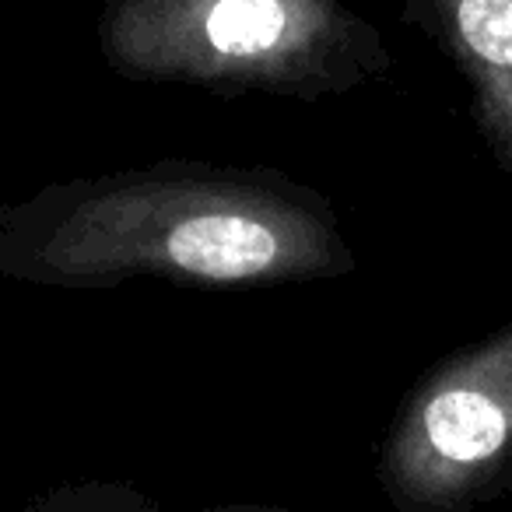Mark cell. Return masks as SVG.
Instances as JSON below:
<instances>
[{
	"label": "cell",
	"instance_id": "6da1fadb",
	"mask_svg": "<svg viewBox=\"0 0 512 512\" xmlns=\"http://www.w3.org/2000/svg\"><path fill=\"white\" fill-rule=\"evenodd\" d=\"M334 235L264 190L134 179L78 200L39 242V267L60 281L165 274L246 285L330 267Z\"/></svg>",
	"mask_w": 512,
	"mask_h": 512
},
{
	"label": "cell",
	"instance_id": "277c9868",
	"mask_svg": "<svg viewBox=\"0 0 512 512\" xmlns=\"http://www.w3.org/2000/svg\"><path fill=\"white\" fill-rule=\"evenodd\" d=\"M470 85L474 120L512 179V0H407Z\"/></svg>",
	"mask_w": 512,
	"mask_h": 512
},
{
	"label": "cell",
	"instance_id": "5b68a950",
	"mask_svg": "<svg viewBox=\"0 0 512 512\" xmlns=\"http://www.w3.org/2000/svg\"><path fill=\"white\" fill-rule=\"evenodd\" d=\"M18 512H165L155 498L137 491L123 481H81L60 484L32 502H25Z\"/></svg>",
	"mask_w": 512,
	"mask_h": 512
},
{
	"label": "cell",
	"instance_id": "8992f818",
	"mask_svg": "<svg viewBox=\"0 0 512 512\" xmlns=\"http://www.w3.org/2000/svg\"><path fill=\"white\" fill-rule=\"evenodd\" d=\"M204 512H295V509H285V505H211Z\"/></svg>",
	"mask_w": 512,
	"mask_h": 512
},
{
	"label": "cell",
	"instance_id": "3957f363",
	"mask_svg": "<svg viewBox=\"0 0 512 512\" xmlns=\"http://www.w3.org/2000/svg\"><path fill=\"white\" fill-rule=\"evenodd\" d=\"M376 477L397 512H481L512 491V323L435 365L400 404Z\"/></svg>",
	"mask_w": 512,
	"mask_h": 512
},
{
	"label": "cell",
	"instance_id": "7a4b0ae2",
	"mask_svg": "<svg viewBox=\"0 0 512 512\" xmlns=\"http://www.w3.org/2000/svg\"><path fill=\"white\" fill-rule=\"evenodd\" d=\"M113 53L144 74L281 85L334 64L351 78L379 64V43L337 0H123Z\"/></svg>",
	"mask_w": 512,
	"mask_h": 512
}]
</instances>
